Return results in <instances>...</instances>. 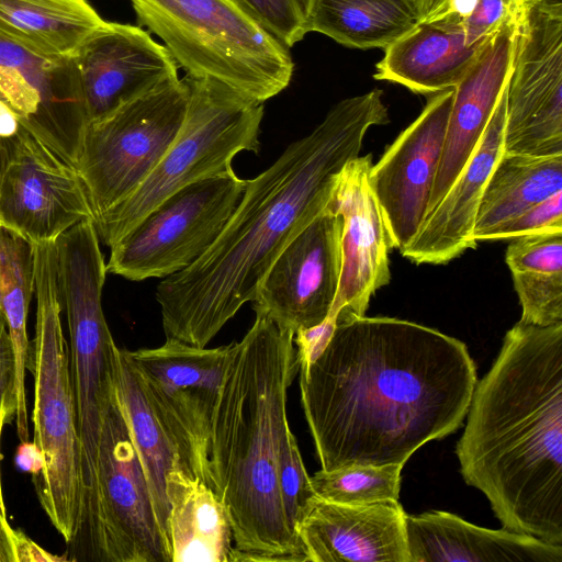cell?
I'll use <instances>...</instances> for the list:
<instances>
[{
	"label": "cell",
	"mask_w": 562,
	"mask_h": 562,
	"mask_svg": "<svg viewBox=\"0 0 562 562\" xmlns=\"http://www.w3.org/2000/svg\"><path fill=\"white\" fill-rule=\"evenodd\" d=\"M1 226V225H0Z\"/></svg>",
	"instance_id": "obj_47"
},
{
	"label": "cell",
	"mask_w": 562,
	"mask_h": 562,
	"mask_svg": "<svg viewBox=\"0 0 562 562\" xmlns=\"http://www.w3.org/2000/svg\"><path fill=\"white\" fill-rule=\"evenodd\" d=\"M18 532L8 521L5 506L0 504V562H18Z\"/></svg>",
	"instance_id": "obj_39"
},
{
	"label": "cell",
	"mask_w": 562,
	"mask_h": 562,
	"mask_svg": "<svg viewBox=\"0 0 562 562\" xmlns=\"http://www.w3.org/2000/svg\"><path fill=\"white\" fill-rule=\"evenodd\" d=\"M0 411L7 424L19 412L15 356L7 322L0 312Z\"/></svg>",
	"instance_id": "obj_37"
},
{
	"label": "cell",
	"mask_w": 562,
	"mask_h": 562,
	"mask_svg": "<svg viewBox=\"0 0 562 562\" xmlns=\"http://www.w3.org/2000/svg\"><path fill=\"white\" fill-rule=\"evenodd\" d=\"M16 553L18 562L60 560V558L53 557L45 552L44 550H42L20 530L18 532Z\"/></svg>",
	"instance_id": "obj_41"
},
{
	"label": "cell",
	"mask_w": 562,
	"mask_h": 562,
	"mask_svg": "<svg viewBox=\"0 0 562 562\" xmlns=\"http://www.w3.org/2000/svg\"><path fill=\"white\" fill-rule=\"evenodd\" d=\"M485 45H468L462 23H418L384 48V56L375 65L373 78L402 85L415 93L431 95L454 88Z\"/></svg>",
	"instance_id": "obj_24"
},
{
	"label": "cell",
	"mask_w": 562,
	"mask_h": 562,
	"mask_svg": "<svg viewBox=\"0 0 562 562\" xmlns=\"http://www.w3.org/2000/svg\"><path fill=\"white\" fill-rule=\"evenodd\" d=\"M398 501L345 505L316 497L297 528L306 562H411Z\"/></svg>",
	"instance_id": "obj_20"
},
{
	"label": "cell",
	"mask_w": 562,
	"mask_h": 562,
	"mask_svg": "<svg viewBox=\"0 0 562 562\" xmlns=\"http://www.w3.org/2000/svg\"><path fill=\"white\" fill-rule=\"evenodd\" d=\"M33 248L36 325L26 370L34 383L33 442L43 461L33 483L53 527L71 544L82 525L83 482L69 347L61 326L55 241Z\"/></svg>",
	"instance_id": "obj_5"
},
{
	"label": "cell",
	"mask_w": 562,
	"mask_h": 562,
	"mask_svg": "<svg viewBox=\"0 0 562 562\" xmlns=\"http://www.w3.org/2000/svg\"><path fill=\"white\" fill-rule=\"evenodd\" d=\"M411 562H562V546L431 510L405 517Z\"/></svg>",
	"instance_id": "obj_23"
},
{
	"label": "cell",
	"mask_w": 562,
	"mask_h": 562,
	"mask_svg": "<svg viewBox=\"0 0 562 562\" xmlns=\"http://www.w3.org/2000/svg\"><path fill=\"white\" fill-rule=\"evenodd\" d=\"M372 155L357 156L339 172L327 205L341 217V273L328 317L364 315L376 290L391 279L390 241L369 182Z\"/></svg>",
	"instance_id": "obj_19"
},
{
	"label": "cell",
	"mask_w": 562,
	"mask_h": 562,
	"mask_svg": "<svg viewBox=\"0 0 562 562\" xmlns=\"http://www.w3.org/2000/svg\"><path fill=\"white\" fill-rule=\"evenodd\" d=\"M504 151L562 154V11L518 10Z\"/></svg>",
	"instance_id": "obj_14"
},
{
	"label": "cell",
	"mask_w": 562,
	"mask_h": 562,
	"mask_svg": "<svg viewBox=\"0 0 562 562\" xmlns=\"http://www.w3.org/2000/svg\"><path fill=\"white\" fill-rule=\"evenodd\" d=\"M288 48L308 33L299 0H233Z\"/></svg>",
	"instance_id": "obj_34"
},
{
	"label": "cell",
	"mask_w": 562,
	"mask_h": 562,
	"mask_svg": "<svg viewBox=\"0 0 562 562\" xmlns=\"http://www.w3.org/2000/svg\"><path fill=\"white\" fill-rule=\"evenodd\" d=\"M404 465H350L333 471L319 470L310 476L312 487L321 499L363 505L398 501L401 472Z\"/></svg>",
	"instance_id": "obj_32"
},
{
	"label": "cell",
	"mask_w": 562,
	"mask_h": 562,
	"mask_svg": "<svg viewBox=\"0 0 562 562\" xmlns=\"http://www.w3.org/2000/svg\"><path fill=\"white\" fill-rule=\"evenodd\" d=\"M246 183L233 172L175 192L110 247L106 272L142 281L192 266L220 236Z\"/></svg>",
	"instance_id": "obj_11"
},
{
	"label": "cell",
	"mask_w": 562,
	"mask_h": 562,
	"mask_svg": "<svg viewBox=\"0 0 562 562\" xmlns=\"http://www.w3.org/2000/svg\"><path fill=\"white\" fill-rule=\"evenodd\" d=\"M187 78L226 86L258 103L290 85L289 48L233 0H130Z\"/></svg>",
	"instance_id": "obj_6"
},
{
	"label": "cell",
	"mask_w": 562,
	"mask_h": 562,
	"mask_svg": "<svg viewBox=\"0 0 562 562\" xmlns=\"http://www.w3.org/2000/svg\"><path fill=\"white\" fill-rule=\"evenodd\" d=\"M299 368L294 333L262 315L235 341L212 418L207 482L231 522L234 562H306L278 483L288 391Z\"/></svg>",
	"instance_id": "obj_4"
},
{
	"label": "cell",
	"mask_w": 562,
	"mask_h": 562,
	"mask_svg": "<svg viewBox=\"0 0 562 562\" xmlns=\"http://www.w3.org/2000/svg\"><path fill=\"white\" fill-rule=\"evenodd\" d=\"M3 147H4V140H0V168L2 165V158H3Z\"/></svg>",
	"instance_id": "obj_46"
},
{
	"label": "cell",
	"mask_w": 562,
	"mask_h": 562,
	"mask_svg": "<svg viewBox=\"0 0 562 562\" xmlns=\"http://www.w3.org/2000/svg\"><path fill=\"white\" fill-rule=\"evenodd\" d=\"M16 464L24 471L38 474L43 468L42 454L34 442L21 441L16 451Z\"/></svg>",
	"instance_id": "obj_40"
},
{
	"label": "cell",
	"mask_w": 562,
	"mask_h": 562,
	"mask_svg": "<svg viewBox=\"0 0 562 562\" xmlns=\"http://www.w3.org/2000/svg\"><path fill=\"white\" fill-rule=\"evenodd\" d=\"M299 1L301 3V7L303 9V12H304L306 21H307V18L311 13L314 0H299Z\"/></svg>",
	"instance_id": "obj_45"
},
{
	"label": "cell",
	"mask_w": 562,
	"mask_h": 562,
	"mask_svg": "<svg viewBox=\"0 0 562 562\" xmlns=\"http://www.w3.org/2000/svg\"><path fill=\"white\" fill-rule=\"evenodd\" d=\"M189 98L187 79H177L87 123L76 165L93 220L130 196L158 165L183 124Z\"/></svg>",
	"instance_id": "obj_10"
},
{
	"label": "cell",
	"mask_w": 562,
	"mask_h": 562,
	"mask_svg": "<svg viewBox=\"0 0 562 562\" xmlns=\"http://www.w3.org/2000/svg\"><path fill=\"white\" fill-rule=\"evenodd\" d=\"M21 121L15 111L0 100V140L12 138L19 131Z\"/></svg>",
	"instance_id": "obj_42"
},
{
	"label": "cell",
	"mask_w": 562,
	"mask_h": 562,
	"mask_svg": "<svg viewBox=\"0 0 562 562\" xmlns=\"http://www.w3.org/2000/svg\"><path fill=\"white\" fill-rule=\"evenodd\" d=\"M167 539L171 562H234L226 509L214 491L181 469L167 475Z\"/></svg>",
	"instance_id": "obj_25"
},
{
	"label": "cell",
	"mask_w": 562,
	"mask_h": 562,
	"mask_svg": "<svg viewBox=\"0 0 562 562\" xmlns=\"http://www.w3.org/2000/svg\"><path fill=\"white\" fill-rule=\"evenodd\" d=\"M341 217L326 207L278 255L252 302L262 315L294 334L324 323L341 273Z\"/></svg>",
	"instance_id": "obj_15"
},
{
	"label": "cell",
	"mask_w": 562,
	"mask_h": 562,
	"mask_svg": "<svg viewBox=\"0 0 562 562\" xmlns=\"http://www.w3.org/2000/svg\"><path fill=\"white\" fill-rule=\"evenodd\" d=\"M322 470L402 464L463 423L476 368L461 340L394 317L338 313L299 368Z\"/></svg>",
	"instance_id": "obj_1"
},
{
	"label": "cell",
	"mask_w": 562,
	"mask_h": 562,
	"mask_svg": "<svg viewBox=\"0 0 562 562\" xmlns=\"http://www.w3.org/2000/svg\"><path fill=\"white\" fill-rule=\"evenodd\" d=\"M456 452L505 529L562 546V323L506 333Z\"/></svg>",
	"instance_id": "obj_3"
},
{
	"label": "cell",
	"mask_w": 562,
	"mask_h": 562,
	"mask_svg": "<svg viewBox=\"0 0 562 562\" xmlns=\"http://www.w3.org/2000/svg\"><path fill=\"white\" fill-rule=\"evenodd\" d=\"M415 0H314L308 32L359 49L385 48L417 24Z\"/></svg>",
	"instance_id": "obj_29"
},
{
	"label": "cell",
	"mask_w": 562,
	"mask_h": 562,
	"mask_svg": "<svg viewBox=\"0 0 562 562\" xmlns=\"http://www.w3.org/2000/svg\"><path fill=\"white\" fill-rule=\"evenodd\" d=\"M34 289L33 244L0 226V312L7 322L15 356L19 412L14 422L21 441L29 439L25 374L30 350L27 316Z\"/></svg>",
	"instance_id": "obj_31"
},
{
	"label": "cell",
	"mask_w": 562,
	"mask_h": 562,
	"mask_svg": "<svg viewBox=\"0 0 562 562\" xmlns=\"http://www.w3.org/2000/svg\"><path fill=\"white\" fill-rule=\"evenodd\" d=\"M383 91L339 101L306 136L291 143L241 198L205 254L156 289L166 339L206 347L256 289L283 248L328 205L339 172L359 156L364 135L390 122Z\"/></svg>",
	"instance_id": "obj_2"
},
{
	"label": "cell",
	"mask_w": 562,
	"mask_h": 562,
	"mask_svg": "<svg viewBox=\"0 0 562 562\" xmlns=\"http://www.w3.org/2000/svg\"><path fill=\"white\" fill-rule=\"evenodd\" d=\"M547 233H562V191L490 229L481 240L512 239Z\"/></svg>",
	"instance_id": "obj_35"
},
{
	"label": "cell",
	"mask_w": 562,
	"mask_h": 562,
	"mask_svg": "<svg viewBox=\"0 0 562 562\" xmlns=\"http://www.w3.org/2000/svg\"><path fill=\"white\" fill-rule=\"evenodd\" d=\"M234 345L207 348L166 339L156 348L126 350L182 470L206 484L212 418Z\"/></svg>",
	"instance_id": "obj_12"
},
{
	"label": "cell",
	"mask_w": 562,
	"mask_h": 562,
	"mask_svg": "<svg viewBox=\"0 0 562 562\" xmlns=\"http://www.w3.org/2000/svg\"><path fill=\"white\" fill-rule=\"evenodd\" d=\"M278 483L286 522L299 538V525L317 496L291 429L285 432L280 448Z\"/></svg>",
	"instance_id": "obj_33"
},
{
	"label": "cell",
	"mask_w": 562,
	"mask_h": 562,
	"mask_svg": "<svg viewBox=\"0 0 562 562\" xmlns=\"http://www.w3.org/2000/svg\"><path fill=\"white\" fill-rule=\"evenodd\" d=\"M72 59L88 122L179 79L168 49L139 25L105 21Z\"/></svg>",
	"instance_id": "obj_18"
},
{
	"label": "cell",
	"mask_w": 562,
	"mask_h": 562,
	"mask_svg": "<svg viewBox=\"0 0 562 562\" xmlns=\"http://www.w3.org/2000/svg\"><path fill=\"white\" fill-rule=\"evenodd\" d=\"M515 32L516 22L497 33L454 87L442 154L427 213L459 176L492 117L508 81Z\"/></svg>",
	"instance_id": "obj_22"
},
{
	"label": "cell",
	"mask_w": 562,
	"mask_h": 562,
	"mask_svg": "<svg viewBox=\"0 0 562 562\" xmlns=\"http://www.w3.org/2000/svg\"><path fill=\"white\" fill-rule=\"evenodd\" d=\"M453 97L454 88L431 94L417 119L370 168L369 182L391 249H403L427 213Z\"/></svg>",
	"instance_id": "obj_16"
},
{
	"label": "cell",
	"mask_w": 562,
	"mask_h": 562,
	"mask_svg": "<svg viewBox=\"0 0 562 562\" xmlns=\"http://www.w3.org/2000/svg\"><path fill=\"white\" fill-rule=\"evenodd\" d=\"M518 10L516 0H477L462 23L467 44L485 45L516 21Z\"/></svg>",
	"instance_id": "obj_36"
},
{
	"label": "cell",
	"mask_w": 562,
	"mask_h": 562,
	"mask_svg": "<svg viewBox=\"0 0 562 562\" xmlns=\"http://www.w3.org/2000/svg\"><path fill=\"white\" fill-rule=\"evenodd\" d=\"M418 21L424 24L463 23L477 0H415Z\"/></svg>",
	"instance_id": "obj_38"
},
{
	"label": "cell",
	"mask_w": 562,
	"mask_h": 562,
	"mask_svg": "<svg viewBox=\"0 0 562 562\" xmlns=\"http://www.w3.org/2000/svg\"><path fill=\"white\" fill-rule=\"evenodd\" d=\"M4 425H7V422L4 419L3 414L0 411V463H1V459H2V454H1V435H2V429H3ZM0 504L4 506L3 494H2V483H1V467H0Z\"/></svg>",
	"instance_id": "obj_44"
},
{
	"label": "cell",
	"mask_w": 562,
	"mask_h": 562,
	"mask_svg": "<svg viewBox=\"0 0 562 562\" xmlns=\"http://www.w3.org/2000/svg\"><path fill=\"white\" fill-rule=\"evenodd\" d=\"M115 390L147 481L156 519L168 548L167 475L173 469L182 470V467L175 443L148 403L126 349L119 346L115 353Z\"/></svg>",
	"instance_id": "obj_27"
},
{
	"label": "cell",
	"mask_w": 562,
	"mask_h": 562,
	"mask_svg": "<svg viewBox=\"0 0 562 562\" xmlns=\"http://www.w3.org/2000/svg\"><path fill=\"white\" fill-rule=\"evenodd\" d=\"M186 79L190 98L177 137L130 196L93 220L100 241L108 247L175 192L233 173L237 154L259 150L262 103L214 81Z\"/></svg>",
	"instance_id": "obj_7"
},
{
	"label": "cell",
	"mask_w": 562,
	"mask_h": 562,
	"mask_svg": "<svg viewBox=\"0 0 562 562\" xmlns=\"http://www.w3.org/2000/svg\"><path fill=\"white\" fill-rule=\"evenodd\" d=\"M61 311L82 456L83 515L92 497L95 456L106 405L115 392V344L102 310L106 263L93 224L80 223L55 241Z\"/></svg>",
	"instance_id": "obj_8"
},
{
	"label": "cell",
	"mask_w": 562,
	"mask_h": 562,
	"mask_svg": "<svg viewBox=\"0 0 562 562\" xmlns=\"http://www.w3.org/2000/svg\"><path fill=\"white\" fill-rule=\"evenodd\" d=\"M0 100L76 162L88 116L72 57L44 56L0 36Z\"/></svg>",
	"instance_id": "obj_17"
},
{
	"label": "cell",
	"mask_w": 562,
	"mask_h": 562,
	"mask_svg": "<svg viewBox=\"0 0 562 562\" xmlns=\"http://www.w3.org/2000/svg\"><path fill=\"white\" fill-rule=\"evenodd\" d=\"M104 22L88 0H0V36L44 56L72 57Z\"/></svg>",
	"instance_id": "obj_26"
},
{
	"label": "cell",
	"mask_w": 562,
	"mask_h": 562,
	"mask_svg": "<svg viewBox=\"0 0 562 562\" xmlns=\"http://www.w3.org/2000/svg\"><path fill=\"white\" fill-rule=\"evenodd\" d=\"M562 191V154L536 156L503 151L485 184L472 237H481Z\"/></svg>",
	"instance_id": "obj_28"
},
{
	"label": "cell",
	"mask_w": 562,
	"mask_h": 562,
	"mask_svg": "<svg viewBox=\"0 0 562 562\" xmlns=\"http://www.w3.org/2000/svg\"><path fill=\"white\" fill-rule=\"evenodd\" d=\"M87 218L93 214L76 162L21 121L4 140L0 225L34 245L54 243Z\"/></svg>",
	"instance_id": "obj_13"
},
{
	"label": "cell",
	"mask_w": 562,
	"mask_h": 562,
	"mask_svg": "<svg viewBox=\"0 0 562 562\" xmlns=\"http://www.w3.org/2000/svg\"><path fill=\"white\" fill-rule=\"evenodd\" d=\"M506 87L470 159L441 200L425 215L416 235L401 249L412 262L447 263L476 247L472 234L480 201L504 151Z\"/></svg>",
	"instance_id": "obj_21"
},
{
	"label": "cell",
	"mask_w": 562,
	"mask_h": 562,
	"mask_svg": "<svg viewBox=\"0 0 562 562\" xmlns=\"http://www.w3.org/2000/svg\"><path fill=\"white\" fill-rule=\"evenodd\" d=\"M505 261L521 306L520 321L562 323V233L512 238Z\"/></svg>",
	"instance_id": "obj_30"
},
{
	"label": "cell",
	"mask_w": 562,
	"mask_h": 562,
	"mask_svg": "<svg viewBox=\"0 0 562 562\" xmlns=\"http://www.w3.org/2000/svg\"><path fill=\"white\" fill-rule=\"evenodd\" d=\"M519 9L562 11V0H516Z\"/></svg>",
	"instance_id": "obj_43"
},
{
	"label": "cell",
	"mask_w": 562,
	"mask_h": 562,
	"mask_svg": "<svg viewBox=\"0 0 562 562\" xmlns=\"http://www.w3.org/2000/svg\"><path fill=\"white\" fill-rule=\"evenodd\" d=\"M72 543L75 560L171 562L116 390L102 416L90 507Z\"/></svg>",
	"instance_id": "obj_9"
}]
</instances>
